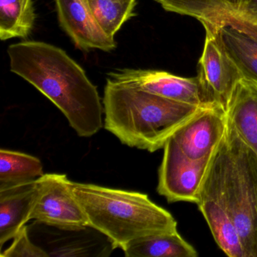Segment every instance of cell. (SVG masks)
<instances>
[{
  "label": "cell",
  "mask_w": 257,
  "mask_h": 257,
  "mask_svg": "<svg viewBox=\"0 0 257 257\" xmlns=\"http://www.w3.org/2000/svg\"><path fill=\"white\" fill-rule=\"evenodd\" d=\"M8 55L11 71L49 99L79 137L90 138L103 127L104 111L97 87L63 49L26 41L11 45Z\"/></svg>",
  "instance_id": "6da1fadb"
},
{
  "label": "cell",
  "mask_w": 257,
  "mask_h": 257,
  "mask_svg": "<svg viewBox=\"0 0 257 257\" xmlns=\"http://www.w3.org/2000/svg\"><path fill=\"white\" fill-rule=\"evenodd\" d=\"M104 127L127 147L154 153L205 106L170 100L108 78Z\"/></svg>",
  "instance_id": "7a4b0ae2"
},
{
  "label": "cell",
  "mask_w": 257,
  "mask_h": 257,
  "mask_svg": "<svg viewBox=\"0 0 257 257\" xmlns=\"http://www.w3.org/2000/svg\"><path fill=\"white\" fill-rule=\"evenodd\" d=\"M90 228L109 239L112 248L124 249L132 240L177 230L174 216L147 194L71 182Z\"/></svg>",
  "instance_id": "3957f363"
},
{
  "label": "cell",
  "mask_w": 257,
  "mask_h": 257,
  "mask_svg": "<svg viewBox=\"0 0 257 257\" xmlns=\"http://www.w3.org/2000/svg\"><path fill=\"white\" fill-rule=\"evenodd\" d=\"M222 189L245 257H257V155L242 141L230 122L216 150Z\"/></svg>",
  "instance_id": "277c9868"
},
{
  "label": "cell",
  "mask_w": 257,
  "mask_h": 257,
  "mask_svg": "<svg viewBox=\"0 0 257 257\" xmlns=\"http://www.w3.org/2000/svg\"><path fill=\"white\" fill-rule=\"evenodd\" d=\"M205 40L198 61V79L203 103L227 112L231 97L244 73L225 46L222 27L202 22Z\"/></svg>",
  "instance_id": "5b68a950"
},
{
  "label": "cell",
  "mask_w": 257,
  "mask_h": 257,
  "mask_svg": "<svg viewBox=\"0 0 257 257\" xmlns=\"http://www.w3.org/2000/svg\"><path fill=\"white\" fill-rule=\"evenodd\" d=\"M66 174H44L37 179L38 194L31 219L64 231L89 227L88 218Z\"/></svg>",
  "instance_id": "8992f818"
},
{
  "label": "cell",
  "mask_w": 257,
  "mask_h": 257,
  "mask_svg": "<svg viewBox=\"0 0 257 257\" xmlns=\"http://www.w3.org/2000/svg\"><path fill=\"white\" fill-rule=\"evenodd\" d=\"M213 156L198 160L190 159L171 137L164 147L159 170V195L170 203L188 201L197 204Z\"/></svg>",
  "instance_id": "52a82bcc"
},
{
  "label": "cell",
  "mask_w": 257,
  "mask_h": 257,
  "mask_svg": "<svg viewBox=\"0 0 257 257\" xmlns=\"http://www.w3.org/2000/svg\"><path fill=\"white\" fill-rule=\"evenodd\" d=\"M215 153L197 205L219 248L228 256L245 257L240 235L225 203L220 165Z\"/></svg>",
  "instance_id": "ba28073f"
},
{
  "label": "cell",
  "mask_w": 257,
  "mask_h": 257,
  "mask_svg": "<svg viewBox=\"0 0 257 257\" xmlns=\"http://www.w3.org/2000/svg\"><path fill=\"white\" fill-rule=\"evenodd\" d=\"M227 112L217 106H205L173 135L180 150L198 160L213 156L225 138Z\"/></svg>",
  "instance_id": "9c48e42d"
},
{
  "label": "cell",
  "mask_w": 257,
  "mask_h": 257,
  "mask_svg": "<svg viewBox=\"0 0 257 257\" xmlns=\"http://www.w3.org/2000/svg\"><path fill=\"white\" fill-rule=\"evenodd\" d=\"M109 79L138 87L170 100L207 106L203 103L197 77H181L160 70L122 69L109 73Z\"/></svg>",
  "instance_id": "30bf717a"
},
{
  "label": "cell",
  "mask_w": 257,
  "mask_h": 257,
  "mask_svg": "<svg viewBox=\"0 0 257 257\" xmlns=\"http://www.w3.org/2000/svg\"><path fill=\"white\" fill-rule=\"evenodd\" d=\"M60 25L76 47L82 50L110 52L116 48L115 38L100 28L86 0H55Z\"/></svg>",
  "instance_id": "8fae6325"
},
{
  "label": "cell",
  "mask_w": 257,
  "mask_h": 257,
  "mask_svg": "<svg viewBox=\"0 0 257 257\" xmlns=\"http://www.w3.org/2000/svg\"><path fill=\"white\" fill-rule=\"evenodd\" d=\"M38 194L37 180L0 190V246L14 238L28 221Z\"/></svg>",
  "instance_id": "7c38bea8"
},
{
  "label": "cell",
  "mask_w": 257,
  "mask_h": 257,
  "mask_svg": "<svg viewBox=\"0 0 257 257\" xmlns=\"http://www.w3.org/2000/svg\"><path fill=\"white\" fill-rule=\"evenodd\" d=\"M227 115L242 141L257 155V79L244 75L239 81Z\"/></svg>",
  "instance_id": "4fadbf2b"
},
{
  "label": "cell",
  "mask_w": 257,
  "mask_h": 257,
  "mask_svg": "<svg viewBox=\"0 0 257 257\" xmlns=\"http://www.w3.org/2000/svg\"><path fill=\"white\" fill-rule=\"evenodd\" d=\"M127 257H196V249L178 231L150 234L132 240L124 249Z\"/></svg>",
  "instance_id": "5bb4252c"
},
{
  "label": "cell",
  "mask_w": 257,
  "mask_h": 257,
  "mask_svg": "<svg viewBox=\"0 0 257 257\" xmlns=\"http://www.w3.org/2000/svg\"><path fill=\"white\" fill-rule=\"evenodd\" d=\"M43 175V163L38 158L5 149L0 150V190L35 181Z\"/></svg>",
  "instance_id": "9a60e30c"
},
{
  "label": "cell",
  "mask_w": 257,
  "mask_h": 257,
  "mask_svg": "<svg viewBox=\"0 0 257 257\" xmlns=\"http://www.w3.org/2000/svg\"><path fill=\"white\" fill-rule=\"evenodd\" d=\"M36 21L33 0H0V39L27 38Z\"/></svg>",
  "instance_id": "2e32d148"
},
{
  "label": "cell",
  "mask_w": 257,
  "mask_h": 257,
  "mask_svg": "<svg viewBox=\"0 0 257 257\" xmlns=\"http://www.w3.org/2000/svg\"><path fill=\"white\" fill-rule=\"evenodd\" d=\"M105 34L114 38L122 25L134 16L136 0H86Z\"/></svg>",
  "instance_id": "e0dca14e"
},
{
  "label": "cell",
  "mask_w": 257,
  "mask_h": 257,
  "mask_svg": "<svg viewBox=\"0 0 257 257\" xmlns=\"http://www.w3.org/2000/svg\"><path fill=\"white\" fill-rule=\"evenodd\" d=\"M221 27L225 46L233 58L245 75L257 79V40L231 27Z\"/></svg>",
  "instance_id": "ac0fdd59"
},
{
  "label": "cell",
  "mask_w": 257,
  "mask_h": 257,
  "mask_svg": "<svg viewBox=\"0 0 257 257\" xmlns=\"http://www.w3.org/2000/svg\"><path fill=\"white\" fill-rule=\"evenodd\" d=\"M1 257H47L49 252L33 243L25 225L13 238L11 246L0 254Z\"/></svg>",
  "instance_id": "d6986e66"
},
{
  "label": "cell",
  "mask_w": 257,
  "mask_h": 257,
  "mask_svg": "<svg viewBox=\"0 0 257 257\" xmlns=\"http://www.w3.org/2000/svg\"><path fill=\"white\" fill-rule=\"evenodd\" d=\"M229 25L234 29L257 40V22L237 15L230 19Z\"/></svg>",
  "instance_id": "ffe728a7"
},
{
  "label": "cell",
  "mask_w": 257,
  "mask_h": 257,
  "mask_svg": "<svg viewBox=\"0 0 257 257\" xmlns=\"http://www.w3.org/2000/svg\"><path fill=\"white\" fill-rule=\"evenodd\" d=\"M211 1L222 6L224 8L236 13H240L243 11L248 2V0H211Z\"/></svg>",
  "instance_id": "44dd1931"
},
{
  "label": "cell",
  "mask_w": 257,
  "mask_h": 257,
  "mask_svg": "<svg viewBox=\"0 0 257 257\" xmlns=\"http://www.w3.org/2000/svg\"><path fill=\"white\" fill-rule=\"evenodd\" d=\"M237 13L251 20L257 22V0H248L247 4L243 11Z\"/></svg>",
  "instance_id": "7402d4cb"
}]
</instances>
